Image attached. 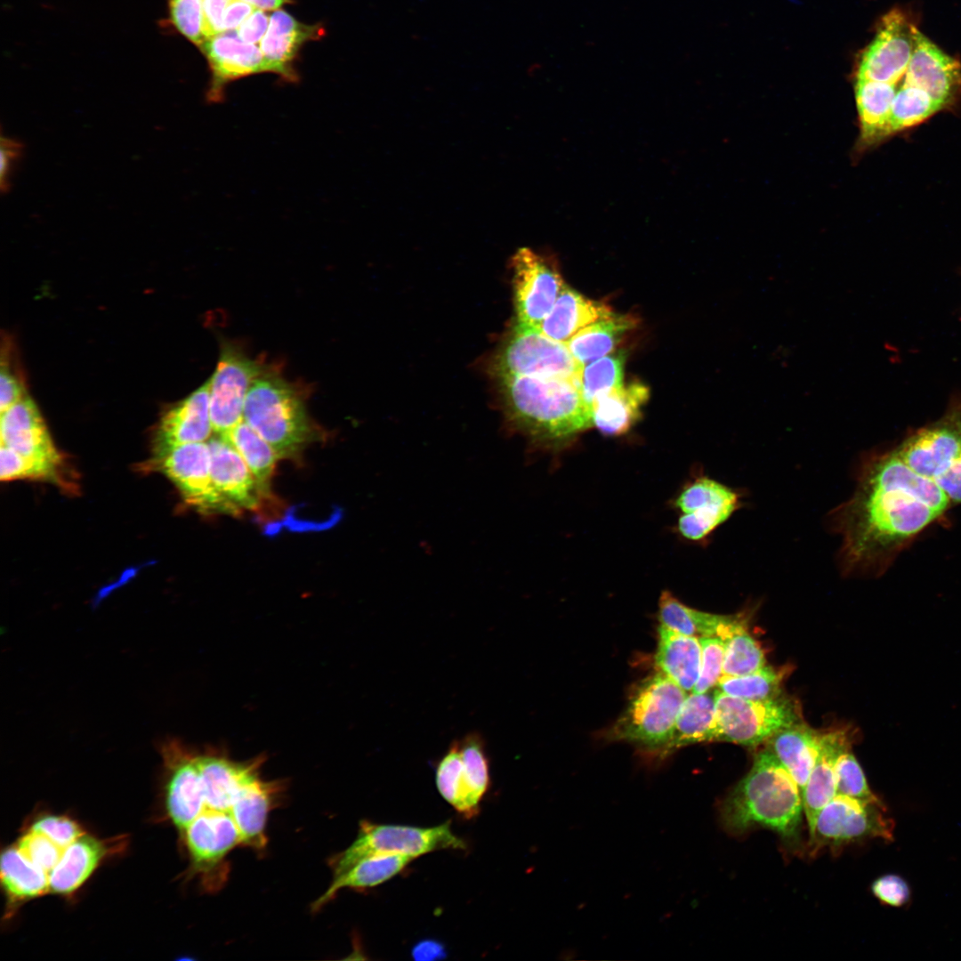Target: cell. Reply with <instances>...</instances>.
Returning <instances> with one entry per match:
<instances>
[{
	"mask_svg": "<svg viewBox=\"0 0 961 961\" xmlns=\"http://www.w3.org/2000/svg\"><path fill=\"white\" fill-rule=\"evenodd\" d=\"M852 495L828 515L838 535L843 574L882 572L897 553L939 518L950 501L894 449L864 457Z\"/></svg>",
	"mask_w": 961,
	"mask_h": 961,
	"instance_id": "cell-1",
	"label": "cell"
},
{
	"mask_svg": "<svg viewBox=\"0 0 961 961\" xmlns=\"http://www.w3.org/2000/svg\"><path fill=\"white\" fill-rule=\"evenodd\" d=\"M498 378L508 422L533 443H561L593 426L579 378Z\"/></svg>",
	"mask_w": 961,
	"mask_h": 961,
	"instance_id": "cell-2",
	"label": "cell"
},
{
	"mask_svg": "<svg viewBox=\"0 0 961 961\" xmlns=\"http://www.w3.org/2000/svg\"><path fill=\"white\" fill-rule=\"evenodd\" d=\"M803 799L795 779L770 749L755 755L747 774L721 801L720 821L741 834L759 826L788 843L798 841Z\"/></svg>",
	"mask_w": 961,
	"mask_h": 961,
	"instance_id": "cell-3",
	"label": "cell"
},
{
	"mask_svg": "<svg viewBox=\"0 0 961 961\" xmlns=\"http://www.w3.org/2000/svg\"><path fill=\"white\" fill-rule=\"evenodd\" d=\"M243 420L273 448L278 458H293L313 440L314 430L298 393L283 378L261 373L253 382Z\"/></svg>",
	"mask_w": 961,
	"mask_h": 961,
	"instance_id": "cell-4",
	"label": "cell"
},
{
	"mask_svg": "<svg viewBox=\"0 0 961 961\" xmlns=\"http://www.w3.org/2000/svg\"><path fill=\"white\" fill-rule=\"evenodd\" d=\"M466 845L451 829L450 821L431 828L377 824L362 820L356 839L329 860L334 878L358 861L377 854L400 853L414 858L432 852L464 850Z\"/></svg>",
	"mask_w": 961,
	"mask_h": 961,
	"instance_id": "cell-5",
	"label": "cell"
},
{
	"mask_svg": "<svg viewBox=\"0 0 961 961\" xmlns=\"http://www.w3.org/2000/svg\"><path fill=\"white\" fill-rule=\"evenodd\" d=\"M687 691L662 673L645 680L614 727L617 739L652 748L666 747Z\"/></svg>",
	"mask_w": 961,
	"mask_h": 961,
	"instance_id": "cell-6",
	"label": "cell"
},
{
	"mask_svg": "<svg viewBox=\"0 0 961 961\" xmlns=\"http://www.w3.org/2000/svg\"><path fill=\"white\" fill-rule=\"evenodd\" d=\"M717 741L754 747L802 722L798 705L783 695L751 700L715 690Z\"/></svg>",
	"mask_w": 961,
	"mask_h": 961,
	"instance_id": "cell-7",
	"label": "cell"
},
{
	"mask_svg": "<svg viewBox=\"0 0 961 961\" xmlns=\"http://www.w3.org/2000/svg\"><path fill=\"white\" fill-rule=\"evenodd\" d=\"M582 367L566 343L549 338L537 327L517 322L494 361L497 377L579 378Z\"/></svg>",
	"mask_w": 961,
	"mask_h": 961,
	"instance_id": "cell-8",
	"label": "cell"
},
{
	"mask_svg": "<svg viewBox=\"0 0 961 961\" xmlns=\"http://www.w3.org/2000/svg\"><path fill=\"white\" fill-rule=\"evenodd\" d=\"M893 822L882 802L867 803L836 794L818 814L810 845L838 849L871 838L892 840Z\"/></svg>",
	"mask_w": 961,
	"mask_h": 961,
	"instance_id": "cell-9",
	"label": "cell"
},
{
	"mask_svg": "<svg viewBox=\"0 0 961 961\" xmlns=\"http://www.w3.org/2000/svg\"><path fill=\"white\" fill-rule=\"evenodd\" d=\"M739 489L706 475H699L678 495L675 506L682 515L678 531L687 540L705 542L744 505Z\"/></svg>",
	"mask_w": 961,
	"mask_h": 961,
	"instance_id": "cell-10",
	"label": "cell"
},
{
	"mask_svg": "<svg viewBox=\"0 0 961 961\" xmlns=\"http://www.w3.org/2000/svg\"><path fill=\"white\" fill-rule=\"evenodd\" d=\"M516 322L539 328L565 286L556 264L529 247L512 257Z\"/></svg>",
	"mask_w": 961,
	"mask_h": 961,
	"instance_id": "cell-11",
	"label": "cell"
},
{
	"mask_svg": "<svg viewBox=\"0 0 961 961\" xmlns=\"http://www.w3.org/2000/svg\"><path fill=\"white\" fill-rule=\"evenodd\" d=\"M260 366L240 350L227 344L222 348L210 383V417L213 431L222 436L243 421L244 406L253 382L262 373Z\"/></svg>",
	"mask_w": 961,
	"mask_h": 961,
	"instance_id": "cell-12",
	"label": "cell"
},
{
	"mask_svg": "<svg viewBox=\"0 0 961 961\" xmlns=\"http://www.w3.org/2000/svg\"><path fill=\"white\" fill-rule=\"evenodd\" d=\"M894 450L909 468L935 482L961 460V410L953 408Z\"/></svg>",
	"mask_w": 961,
	"mask_h": 961,
	"instance_id": "cell-13",
	"label": "cell"
},
{
	"mask_svg": "<svg viewBox=\"0 0 961 961\" xmlns=\"http://www.w3.org/2000/svg\"><path fill=\"white\" fill-rule=\"evenodd\" d=\"M157 462L189 504L203 512L229 513L212 481L207 442L182 444L157 450Z\"/></svg>",
	"mask_w": 961,
	"mask_h": 961,
	"instance_id": "cell-14",
	"label": "cell"
},
{
	"mask_svg": "<svg viewBox=\"0 0 961 961\" xmlns=\"http://www.w3.org/2000/svg\"><path fill=\"white\" fill-rule=\"evenodd\" d=\"M917 29L898 9L885 14L874 40L862 53L857 78L896 85L910 61Z\"/></svg>",
	"mask_w": 961,
	"mask_h": 961,
	"instance_id": "cell-15",
	"label": "cell"
},
{
	"mask_svg": "<svg viewBox=\"0 0 961 961\" xmlns=\"http://www.w3.org/2000/svg\"><path fill=\"white\" fill-rule=\"evenodd\" d=\"M166 769V809L174 824L184 831L204 811V796L194 747L174 739L160 746Z\"/></svg>",
	"mask_w": 961,
	"mask_h": 961,
	"instance_id": "cell-16",
	"label": "cell"
},
{
	"mask_svg": "<svg viewBox=\"0 0 961 961\" xmlns=\"http://www.w3.org/2000/svg\"><path fill=\"white\" fill-rule=\"evenodd\" d=\"M199 48L211 72L206 92V99L211 102L222 100L226 85L232 81L263 72L260 47L241 40L235 30L210 36Z\"/></svg>",
	"mask_w": 961,
	"mask_h": 961,
	"instance_id": "cell-17",
	"label": "cell"
},
{
	"mask_svg": "<svg viewBox=\"0 0 961 961\" xmlns=\"http://www.w3.org/2000/svg\"><path fill=\"white\" fill-rule=\"evenodd\" d=\"M902 84L924 90L944 108L961 93V64L917 29Z\"/></svg>",
	"mask_w": 961,
	"mask_h": 961,
	"instance_id": "cell-18",
	"label": "cell"
},
{
	"mask_svg": "<svg viewBox=\"0 0 961 961\" xmlns=\"http://www.w3.org/2000/svg\"><path fill=\"white\" fill-rule=\"evenodd\" d=\"M1 444L56 473L61 456L31 399L24 397L1 413Z\"/></svg>",
	"mask_w": 961,
	"mask_h": 961,
	"instance_id": "cell-19",
	"label": "cell"
},
{
	"mask_svg": "<svg viewBox=\"0 0 961 961\" xmlns=\"http://www.w3.org/2000/svg\"><path fill=\"white\" fill-rule=\"evenodd\" d=\"M211 477L229 513L254 510L263 497L249 467L223 437L208 440Z\"/></svg>",
	"mask_w": 961,
	"mask_h": 961,
	"instance_id": "cell-20",
	"label": "cell"
},
{
	"mask_svg": "<svg viewBox=\"0 0 961 961\" xmlns=\"http://www.w3.org/2000/svg\"><path fill=\"white\" fill-rule=\"evenodd\" d=\"M324 34V28L320 24L308 25L298 21L286 11H274L260 42L263 72L274 73L288 82L297 81L294 64L301 48L307 42L319 39Z\"/></svg>",
	"mask_w": 961,
	"mask_h": 961,
	"instance_id": "cell-21",
	"label": "cell"
},
{
	"mask_svg": "<svg viewBox=\"0 0 961 961\" xmlns=\"http://www.w3.org/2000/svg\"><path fill=\"white\" fill-rule=\"evenodd\" d=\"M184 832L187 848L198 870L215 868L235 846L241 844L232 816L223 812L203 811Z\"/></svg>",
	"mask_w": 961,
	"mask_h": 961,
	"instance_id": "cell-22",
	"label": "cell"
},
{
	"mask_svg": "<svg viewBox=\"0 0 961 961\" xmlns=\"http://www.w3.org/2000/svg\"><path fill=\"white\" fill-rule=\"evenodd\" d=\"M212 432L208 380L164 415L157 429V450L205 442Z\"/></svg>",
	"mask_w": 961,
	"mask_h": 961,
	"instance_id": "cell-23",
	"label": "cell"
},
{
	"mask_svg": "<svg viewBox=\"0 0 961 961\" xmlns=\"http://www.w3.org/2000/svg\"><path fill=\"white\" fill-rule=\"evenodd\" d=\"M282 791L283 783L265 780L260 774L242 788L231 810L241 844L256 850L264 848L268 814Z\"/></svg>",
	"mask_w": 961,
	"mask_h": 961,
	"instance_id": "cell-24",
	"label": "cell"
},
{
	"mask_svg": "<svg viewBox=\"0 0 961 961\" xmlns=\"http://www.w3.org/2000/svg\"><path fill=\"white\" fill-rule=\"evenodd\" d=\"M849 747L847 733L844 731L836 730L821 734L818 756L802 795L810 837L813 834L818 814L836 795V762L838 755Z\"/></svg>",
	"mask_w": 961,
	"mask_h": 961,
	"instance_id": "cell-25",
	"label": "cell"
},
{
	"mask_svg": "<svg viewBox=\"0 0 961 961\" xmlns=\"http://www.w3.org/2000/svg\"><path fill=\"white\" fill-rule=\"evenodd\" d=\"M613 314L604 303L589 299L565 284L539 329L549 338L566 343L582 328Z\"/></svg>",
	"mask_w": 961,
	"mask_h": 961,
	"instance_id": "cell-26",
	"label": "cell"
},
{
	"mask_svg": "<svg viewBox=\"0 0 961 961\" xmlns=\"http://www.w3.org/2000/svg\"><path fill=\"white\" fill-rule=\"evenodd\" d=\"M649 396V387L634 380L599 397L592 405L593 426L606 436L627 432L641 418Z\"/></svg>",
	"mask_w": 961,
	"mask_h": 961,
	"instance_id": "cell-27",
	"label": "cell"
},
{
	"mask_svg": "<svg viewBox=\"0 0 961 961\" xmlns=\"http://www.w3.org/2000/svg\"><path fill=\"white\" fill-rule=\"evenodd\" d=\"M655 659L660 673L684 690L692 691L701 668V645L698 637L660 625Z\"/></svg>",
	"mask_w": 961,
	"mask_h": 961,
	"instance_id": "cell-28",
	"label": "cell"
},
{
	"mask_svg": "<svg viewBox=\"0 0 961 961\" xmlns=\"http://www.w3.org/2000/svg\"><path fill=\"white\" fill-rule=\"evenodd\" d=\"M820 737V733L801 722L779 731L769 739V749L795 779L801 795L818 756Z\"/></svg>",
	"mask_w": 961,
	"mask_h": 961,
	"instance_id": "cell-29",
	"label": "cell"
},
{
	"mask_svg": "<svg viewBox=\"0 0 961 961\" xmlns=\"http://www.w3.org/2000/svg\"><path fill=\"white\" fill-rule=\"evenodd\" d=\"M109 852L108 845L83 835L66 847L49 874V891L69 894L80 887Z\"/></svg>",
	"mask_w": 961,
	"mask_h": 961,
	"instance_id": "cell-30",
	"label": "cell"
},
{
	"mask_svg": "<svg viewBox=\"0 0 961 961\" xmlns=\"http://www.w3.org/2000/svg\"><path fill=\"white\" fill-rule=\"evenodd\" d=\"M896 92L894 84L856 79L855 99L863 145L875 144L890 135V116Z\"/></svg>",
	"mask_w": 961,
	"mask_h": 961,
	"instance_id": "cell-31",
	"label": "cell"
},
{
	"mask_svg": "<svg viewBox=\"0 0 961 961\" xmlns=\"http://www.w3.org/2000/svg\"><path fill=\"white\" fill-rule=\"evenodd\" d=\"M415 859L400 853L365 858L335 877L327 891L313 902L311 909H321L342 889L365 890L381 884L400 873Z\"/></svg>",
	"mask_w": 961,
	"mask_h": 961,
	"instance_id": "cell-32",
	"label": "cell"
},
{
	"mask_svg": "<svg viewBox=\"0 0 961 961\" xmlns=\"http://www.w3.org/2000/svg\"><path fill=\"white\" fill-rule=\"evenodd\" d=\"M631 315L613 314L579 330L567 343L574 359L582 367L614 351L625 335L635 327Z\"/></svg>",
	"mask_w": 961,
	"mask_h": 961,
	"instance_id": "cell-33",
	"label": "cell"
},
{
	"mask_svg": "<svg viewBox=\"0 0 961 961\" xmlns=\"http://www.w3.org/2000/svg\"><path fill=\"white\" fill-rule=\"evenodd\" d=\"M717 740L715 691L688 695L665 749Z\"/></svg>",
	"mask_w": 961,
	"mask_h": 961,
	"instance_id": "cell-34",
	"label": "cell"
},
{
	"mask_svg": "<svg viewBox=\"0 0 961 961\" xmlns=\"http://www.w3.org/2000/svg\"><path fill=\"white\" fill-rule=\"evenodd\" d=\"M660 625L682 634L719 637L731 616L716 615L690 608L670 592L664 591L658 602Z\"/></svg>",
	"mask_w": 961,
	"mask_h": 961,
	"instance_id": "cell-35",
	"label": "cell"
},
{
	"mask_svg": "<svg viewBox=\"0 0 961 961\" xmlns=\"http://www.w3.org/2000/svg\"><path fill=\"white\" fill-rule=\"evenodd\" d=\"M1 881L13 901L38 897L49 891V875L29 861L17 846L2 853Z\"/></svg>",
	"mask_w": 961,
	"mask_h": 961,
	"instance_id": "cell-36",
	"label": "cell"
},
{
	"mask_svg": "<svg viewBox=\"0 0 961 961\" xmlns=\"http://www.w3.org/2000/svg\"><path fill=\"white\" fill-rule=\"evenodd\" d=\"M222 437L244 459L262 496H269L271 479L279 459L271 445L244 420Z\"/></svg>",
	"mask_w": 961,
	"mask_h": 961,
	"instance_id": "cell-37",
	"label": "cell"
},
{
	"mask_svg": "<svg viewBox=\"0 0 961 961\" xmlns=\"http://www.w3.org/2000/svg\"><path fill=\"white\" fill-rule=\"evenodd\" d=\"M463 760V777L472 817L477 815L480 804L489 788V762L482 737L470 733L459 740Z\"/></svg>",
	"mask_w": 961,
	"mask_h": 961,
	"instance_id": "cell-38",
	"label": "cell"
},
{
	"mask_svg": "<svg viewBox=\"0 0 961 961\" xmlns=\"http://www.w3.org/2000/svg\"><path fill=\"white\" fill-rule=\"evenodd\" d=\"M626 359V352L618 351L583 366L580 392L591 408L599 397L624 384Z\"/></svg>",
	"mask_w": 961,
	"mask_h": 961,
	"instance_id": "cell-39",
	"label": "cell"
},
{
	"mask_svg": "<svg viewBox=\"0 0 961 961\" xmlns=\"http://www.w3.org/2000/svg\"><path fill=\"white\" fill-rule=\"evenodd\" d=\"M722 640L724 642L723 675H743L766 666L761 646L747 632L740 618Z\"/></svg>",
	"mask_w": 961,
	"mask_h": 961,
	"instance_id": "cell-40",
	"label": "cell"
},
{
	"mask_svg": "<svg viewBox=\"0 0 961 961\" xmlns=\"http://www.w3.org/2000/svg\"><path fill=\"white\" fill-rule=\"evenodd\" d=\"M941 109L924 90L902 84L892 106L890 135L924 122Z\"/></svg>",
	"mask_w": 961,
	"mask_h": 961,
	"instance_id": "cell-41",
	"label": "cell"
},
{
	"mask_svg": "<svg viewBox=\"0 0 961 961\" xmlns=\"http://www.w3.org/2000/svg\"><path fill=\"white\" fill-rule=\"evenodd\" d=\"M783 675L771 666L743 675H722L717 687L727 695L751 700L772 699L782 696Z\"/></svg>",
	"mask_w": 961,
	"mask_h": 961,
	"instance_id": "cell-42",
	"label": "cell"
},
{
	"mask_svg": "<svg viewBox=\"0 0 961 961\" xmlns=\"http://www.w3.org/2000/svg\"><path fill=\"white\" fill-rule=\"evenodd\" d=\"M435 781L440 795L465 818H472L463 777L459 740L454 741L439 761Z\"/></svg>",
	"mask_w": 961,
	"mask_h": 961,
	"instance_id": "cell-43",
	"label": "cell"
},
{
	"mask_svg": "<svg viewBox=\"0 0 961 961\" xmlns=\"http://www.w3.org/2000/svg\"><path fill=\"white\" fill-rule=\"evenodd\" d=\"M835 771L836 794L867 803L882 802L869 788L864 771L850 751V747L838 755Z\"/></svg>",
	"mask_w": 961,
	"mask_h": 961,
	"instance_id": "cell-44",
	"label": "cell"
},
{
	"mask_svg": "<svg viewBox=\"0 0 961 961\" xmlns=\"http://www.w3.org/2000/svg\"><path fill=\"white\" fill-rule=\"evenodd\" d=\"M167 23L198 47L206 40L203 29V0H167Z\"/></svg>",
	"mask_w": 961,
	"mask_h": 961,
	"instance_id": "cell-45",
	"label": "cell"
},
{
	"mask_svg": "<svg viewBox=\"0 0 961 961\" xmlns=\"http://www.w3.org/2000/svg\"><path fill=\"white\" fill-rule=\"evenodd\" d=\"M699 640L701 645V668L692 692L704 693L716 686L723 675L724 642L715 636L699 637Z\"/></svg>",
	"mask_w": 961,
	"mask_h": 961,
	"instance_id": "cell-46",
	"label": "cell"
},
{
	"mask_svg": "<svg viewBox=\"0 0 961 961\" xmlns=\"http://www.w3.org/2000/svg\"><path fill=\"white\" fill-rule=\"evenodd\" d=\"M16 846L29 861L48 875L59 862L63 852L47 836L31 829L20 837Z\"/></svg>",
	"mask_w": 961,
	"mask_h": 961,
	"instance_id": "cell-47",
	"label": "cell"
},
{
	"mask_svg": "<svg viewBox=\"0 0 961 961\" xmlns=\"http://www.w3.org/2000/svg\"><path fill=\"white\" fill-rule=\"evenodd\" d=\"M0 477L2 480L23 478H51L55 474L45 466L24 457L13 449L1 444Z\"/></svg>",
	"mask_w": 961,
	"mask_h": 961,
	"instance_id": "cell-48",
	"label": "cell"
},
{
	"mask_svg": "<svg viewBox=\"0 0 961 961\" xmlns=\"http://www.w3.org/2000/svg\"><path fill=\"white\" fill-rule=\"evenodd\" d=\"M30 829L47 836L62 850L84 835L77 822L64 816L39 818Z\"/></svg>",
	"mask_w": 961,
	"mask_h": 961,
	"instance_id": "cell-49",
	"label": "cell"
},
{
	"mask_svg": "<svg viewBox=\"0 0 961 961\" xmlns=\"http://www.w3.org/2000/svg\"><path fill=\"white\" fill-rule=\"evenodd\" d=\"M873 894L883 904L901 907L910 899V888L908 883L898 875H884L876 878L871 884Z\"/></svg>",
	"mask_w": 961,
	"mask_h": 961,
	"instance_id": "cell-50",
	"label": "cell"
},
{
	"mask_svg": "<svg viewBox=\"0 0 961 961\" xmlns=\"http://www.w3.org/2000/svg\"><path fill=\"white\" fill-rule=\"evenodd\" d=\"M270 23V16L260 9H254L236 30L246 43L255 44L262 41Z\"/></svg>",
	"mask_w": 961,
	"mask_h": 961,
	"instance_id": "cell-51",
	"label": "cell"
},
{
	"mask_svg": "<svg viewBox=\"0 0 961 961\" xmlns=\"http://www.w3.org/2000/svg\"><path fill=\"white\" fill-rule=\"evenodd\" d=\"M230 0H203V29L206 39L224 32L223 17Z\"/></svg>",
	"mask_w": 961,
	"mask_h": 961,
	"instance_id": "cell-52",
	"label": "cell"
},
{
	"mask_svg": "<svg viewBox=\"0 0 961 961\" xmlns=\"http://www.w3.org/2000/svg\"><path fill=\"white\" fill-rule=\"evenodd\" d=\"M24 398L19 381L4 367L0 375V410L1 413Z\"/></svg>",
	"mask_w": 961,
	"mask_h": 961,
	"instance_id": "cell-53",
	"label": "cell"
},
{
	"mask_svg": "<svg viewBox=\"0 0 961 961\" xmlns=\"http://www.w3.org/2000/svg\"><path fill=\"white\" fill-rule=\"evenodd\" d=\"M21 144L9 138L1 141V187L5 190L9 186V177L14 162L20 156Z\"/></svg>",
	"mask_w": 961,
	"mask_h": 961,
	"instance_id": "cell-54",
	"label": "cell"
},
{
	"mask_svg": "<svg viewBox=\"0 0 961 961\" xmlns=\"http://www.w3.org/2000/svg\"><path fill=\"white\" fill-rule=\"evenodd\" d=\"M254 9V7L243 0H230L224 12V30H237Z\"/></svg>",
	"mask_w": 961,
	"mask_h": 961,
	"instance_id": "cell-55",
	"label": "cell"
},
{
	"mask_svg": "<svg viewBox=\"0 0 961 961\" xmlns=\"http://www.w3.org/2000/svg\"><path fill=\"white\" fill-rule=\"evenodd\" d=\"M411 956L415 960L420 961L440 960L446 957L447 950L440 941L425 939L414 945Z\"/></svg>",
	"mask_w": 961,
	"mask_h": 961,
	"instance_id": "cell-56",
	"label": "cell"
},
{
	"mask_svg": "<svg viewBox=\"0 0 961 961\" xmlns=\"http://www.w3.org/2000/svg\"><path fill=\"white\" fill-rule=\"evenodd\" d=\"M255 9L262 11H276L284 4H291L292 0H243Z\"/></svg>",
	"mask_w": 961,
	"mask_h": 961,
	"instance_id": "cell-57",
	"label": "cell"
}]
</instances>
